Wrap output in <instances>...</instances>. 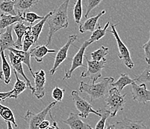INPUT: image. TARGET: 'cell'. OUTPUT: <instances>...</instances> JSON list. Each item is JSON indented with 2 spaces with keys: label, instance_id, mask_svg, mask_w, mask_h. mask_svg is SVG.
Masks as SVG:
<instances>
[{
  "label": "cell",
  "instance_id": "obj_1",
  "mask_svg": "<svg viewBox=\"0 0 150 129\" xmlns=\"http://www.w3.org/2000/svg\"><path fill=\"white\" fill-rule=\"evenodd\" d=\"M69 2L70 0H65L56 10L52 11L51 15L46 21L50 28L48 36H47L46 47L51 44L53 36L57 31L61 29L67 28L69 25L68 7H69Z\"/></svg>",
  "mask_w": 150,
  "mask_h": 129
},
{
  "label": "cell",
  "instance_id": "obj_9",
  "mask_svg": "<svg viewBox=\"0 0 150 129\" xmlns=\"http://www.w3.org/2000/svg\"><path fill=\"white\" fill-rule=\"evenodd\" d=\"M76 39H77V35L74 34L69 36L66 44L63 46L62 47L60 48L59 51L57 53V55L55 56L53 67L52 68L51 70H50V75H54L55 71H56L57 69H58V68L61 66V64L64 62V60L67 59V54L69 47L71 46V45H73V43H74V42L76 41Z\"/></svg>",
  "mask_w": 150,
  "mask_h": 129
},
{
  "label": "cell",
  "instance_id": "obj_16",
  "mask_svg": "<svg viewBox=\"0 0 150 129\" xmlns=\"http://www.w3.org/2000/svg\"><path fill=\"white\" fill-rule=\"evenodd\" d=\"M105 10H103L101 12H99L96 16H94V17H91V18L88 19L86 20L83 24L80 25L79 26V32L80 33H85V32H93L95 31V28L98 25V21H99V18L101 17H102L103 15L105 14Z\"/></svg>",
  "mask_w": 150,
  "mask_h": 129
},
{
  "label": "cell",
  "instance_id": "obj_7",
  "mask_svg": "<svg viewBox=\"0 0 150 129\" xmlns=\"http://www.w3.org/2000/svg\"><path fill=\"white\" fill-rule=\"evenodd\" d=\"M71 96L73 98L75 106L77 108L78 111H79L78 115L80 117L85 119V118L89 116L90 114H94L96 116L101 117V114L98 112V111L94 110L91 103H88V101H86L84 98L81 97L77 91L73 90V91L71 92Z\"/></svg>",
  "mask_w": 150,
  "mask_h": 129
},
{
  "label": "cell",
  "instance_id": "obj_18",
  "mask_svg": "<svg viewBox=\"0 0 150 129\" xmlns=\"http://www.w3.org/2000/svg\"><path fill=\"white\" fill-rule=\"evenodd\" d=\"M29 27L25 25L23 22H17L13 25V30L17 36V41L15 42V49L19 50L20 47H23V38Z\"/></svg>",
  "mask_w": 150,
  "mask_h": 129
},
{
  "label": "cell",
  "instance_id": "obj_13",
  "mask_svg": "<svg viewBox=\"0 0 150 129\" xmlns=\"http://www.w3.org/2000/svg\"><path fill=\"white\" fill-rule=\"evenodd\" d=\"M13 25L5 28V31L0 32V53L5 50L15 48V42L12 36Z\"/></svg>",
  "mask_w": 150,
  "mask_h": 129
},
{
  "label": "cell",
  "instance_id": "obj_23",
  "mask_svg": "<svg viewBox=\"0 0 150 129\" xmlns=\"http://www.w3.org/2000/svg\"><path fill=\"white\" fill-rule=\"evenodd\" d=\"M13 72H14L15 74V78H16V82H15L14 86H13V88L12 89V91H13V93L9 96V98H13V99H17L19 96V95L20 93H23L24 91L26 89L27 85L25 82L24 81H22L21 79H20L19 77L17 76V73L13 70Z\"/></svg>",
  "mask_w": 150,
  "mask_h": 129
},
{
  "label": "cell",
  "instance_id": "obj_15",
  "mask_svg": "<svg viewBox=\"0 0 150 129\" xmlns=\"http://www.w3.org/2000/svg\"><path fill=\"white\" fill-rule=\"evenodd\" d=\"M64 123L67 125L70 129H93L88 123L83 122L78 114L75 113H70L69 117L64 121Z\"/></svg>",
  "mask_w": 150,
  "mask_h": 129
},
{
  "label": "cell",
  "instance_id": "obj_41",
  "mask_svg": "<svg viewBox=\"0 0 150 129\" xmlns=\"http://www.w3.org/2000/svg\"><path fill=\"white\" fill-rule=\"evenodd\" d=\"M7 123V126H8V129H13V127H12L11 123L10 122H6Z\"/></svg>",
  "mask_w": 150,
  "mask_h": 129
},
{
  "label": "cell",
  "instance_id": "obj_5",
  "mask_svg": "<svg viewBox=\"0 0 150 129\" xmlns=\"http://www.w3.org/2000/svg\"><path fill=\"white\" fill-rule=\"evenodd\" d=\"M86 61L88 64L87 70L81 73V78L88 77L92 80V83H95L102 76V70L105 68L107 59L105 58L104 59L97 62V61L89 60L88 57H86Z\"/></svg>",
  "mask_w": 150,
  "mask_h": 129
},
{
  "label": "cell",
  "instance_id": "obj_31",
  "mask_svg": "<svg viewBox=\"0 0 150 129\" xmlns=\"http://www.w3.org/2000/svg\"><path fill=\"white\" fill-rule=\"evenodd\" d=\"M98 112L101 114V119L96 125L95 129H105V121L110 116V112L107 109H98Z\"/></svg>",
  "mask_w": 150,
  "mask_h": 129
},
{
  "label": "cell",
  "instance_id": "obj_4",
  "mask_svg": "<svg viewBox=\"0 0 150 129\" xmlns=\"http://www.w3.org/2000/svg\"><path fill=\"white\" fill-rule=\"evenodd\" d=\"M119 23H117L116 25H113L112 24V25H110V30L107 31V32L112 33L114 35V38H115L116 41H117V47H118V50H119V54H118L119 58L122 61L123 64L126 67L129 68V69H132L134 66V64L132 57H131L130 52H129L128 47L124 44L123 42L121 40L119 34H118L117 30H116V26Z\"/></svg>",
  "mask_w": 150,
  "mask_h": 129
},
{
  "label": "cell",
  "instance_id": "obj_28",
  "mask_svg": "<svg viewBox=\"0 0 150 129\" xmlns=\"http://www.w3.org/2000/svg\"><path fill=\"white\" fill-rule=\"evenodd\" d=\"M109 25H110V22H108L106 23L104 28H102V27L98 24V28L93 32L92 35H91V37H90L89 39L93 43L94 42L99 41V39H102V37H104V36H105L106 33H107L108 28Z\"/></svg>",
  "mask_w": 150,
  "mask_h": 129
},
{
  "label": "cell",
  "instance_id": "obj_21",
  "mask_svg": "<svg viewBox=\"0 0 150 129\" xmlns=\"http://www.w3.org/2000/svg\"><path fill=\"white\" fill-rule=\"evenodd\" d=\"M52 11L50 12L48 14H46L44 17H43V20H40L39 22H38L37 24H35V25H31L30 26V32H31V34L32 35L34 38V42H35V44H36L38 43V39H39V36L40 34L41 33L42 30H43V26H44V24L46 22L48 18L50 17V16L51 15Z\"/></svg>",
  "mask_w": 150,
  "mask_h": 129
},
{
  "label": "cell",
  "instance_id": "obj_38",
  "mask_svg": "<svg viewBox=\"0 0 150 129\" xmlns=\"http://www.w3.org/2000/svg\"><path fill=\"white\" fill-rule=\"evenodd\" d=\"M13 93V91H10L8 92H0V102L5 101L7 98H9V96Z\"/></svg>",
  "mask_w": 150,
  "mask_h": 129
},
{
  "label": "cell",
  "instance_id": "obj_2",
  "mask_svg": "<svg viewBox=\"0 0 150 129\" xmlns=\"http://www.w3.org/2000/svg\"><path fill=\"white\" fill-rule=\"evenodd\" d=\"M114 77H105L97 83H86L81 81L80 82L79 91L81 93H85L89 96L91 102L102 99L108 93L109 85L114 82Z\"/></svg>",
  "mask_w": 150,
  "mask_h": 129
},
{
  "label": "cell",
  "instance_id": "obj_36",
  "mask_svg": "<svg viewBox=\"0 0 150 129\" xmlns=\"http://www.w3.org/2000/svg\"><path fill=\"white\" fill-rule=\"evenodd\" d=\"M103 0H88V5H87V10H86L84 17L85 18H88V15L90 14L91 11L94 8H96V7L102 2Z\"/></svg>",
  "mask_w": 150,
  "mask_h": 129
},
{
  "label": "cell",
  "instance_id": "obj_29",
  "mask_svg": "<svg viewBox=\"0 0 150 129\" xmlns=\"http://www.w3.org/2000/svg\"><path fill=\"white\" fill-rule=\"evenodd\" d=\"M109 53L108 47H105V46H101L99 49L96 51H93V53L91 54V56L92 58V60L93 61H99L102 60L105 58V56H107Z\"/></svg>",
  "mask_w": 150,
  "mask_h": 129
},
{
  "label": "cell",
  "instance_id": "obj_34",
  "mask_svg": "<svg viewBox=\"0 0 150 129\" xmlns=\"http://www.w3.org/2000/svg\"><path fill=\"white\" fill-rule=\"evenodd\" d=\"M44 17H40L39 15L37 14L35 12H25L23 13V21L27 22L30 24H33L37 20H43Z\"/></svg>",
  "mask_w": 150,
  "mask_h": 129
},
{
  "label": "cell",
  "instance_id": "obj_27",
  "mask_svg": "<svg viewBox=\"0 0 150 129\" xmlns=\"http://www.w3.org/2000/svg\"><path fill=\"white\" fill-rule=\"evenodd\" d=\"M14 5V0H4L2 2H0V10L5 14L16 16L17 13L15 10Z\"/></svg>",
  "mask_w": 150,
  "mask_h": 129
},
{
  "label": "cell",
  "instance_id": "obj_20",
  "mask_svg": "<svg viewBox=\"0 0 150 129\" xmlns=\"http://www.w3.org/2000/svg\"><path fill=\"white\" fill-rule=\"evenodd\" d=\"M40 1L41 0H14V8L17 9L19 13H25L38 5Z\"/></svg>",
  "mask_w": 150,
  "mask_h": 129
},
{
  "label": "cell",
  "instance_id": "obj_12",
  "mask_svg": "<svg viewBox=\"0 0 150 129\" xmlns=\"http://www.w3.org/2000/svg\"><path fill=\"white\" fill-rule=\"evenodd\" d=\"M8 56H9V59H10L11 64V66L12 67H13V70L17 72V74L21 75L22 77L24 78L25 83H26L27 88H29L31 91V94H33L34 91H35L34 90V87L31 85L30 80L27 78L25 73H24V70H23V63H22L21 59H20V57H18L17 56L15 55L13 53H12L11 51H9Z\"/></svg>",
  "mask_w": 150,
  "mask_h": 129
},
{
  "label": "cell",
  "instance_id": "obj_11",
  "mask_svg": "<svg viewBox=\"0 0 150 129\" xmlns=\"http://www.w3.org/2000/svg\"><path fill=\"white\" fill-rule=\"evenodd\" d=\"M35 74V87L34 96L38 100H41L45 95V84H46V73L43 70H40Z\"/></svg>",
  "mask_w": 150,
  "mask_h": 129
},
{
  "label": "cell",
  "instance_id": "obj_14",
  "mask_svg": "<svg viewBox=\"0 0 150 129\" xmlns=\"http://www.w3.org/2000/svg\"><path fill=\"white\" fill-rule=\"evenodd\" d=\"M116 126L118 129H150L144 123V120H132L127 117L117 122Z\"/></svg>",
  "mask_w": 150,
  "mask_h": 129
},
{
  "label": "cell",
  "instance_id": "obj_39",
  "mask_svg": "<svg viewBox=\"0 0 150 129\" xmlns=\"http://www.w3.org/2000/svg\"><path fill=\"white\" fill-rule=\"evenodd\" d=\"M50 127V122L47 120L43 121L39 126V129H46Z\"/></svg>",
  "mask_w": 150,
  "mask_h": 129
},
{
  "label": "cell",
  "instance_id": "obj_42",
  "mask_svg": "<svg viewBox=\"0 0 150 129\" xmlns=\"http://www.w3.org/2000/svg\"><path fill=\"white\" fill-rule=\"evenodd\" d=\"M3 79V74H2V70H0V80Z\"/></svg>",
  "mask_w": 150,
  "mask_h": 129
},
{
  "label": "cell",
  "instance_id": "obj_30",
  "mask_svg": "<svg viewBox=\"0 0 150 129\" xmlns=\"http://www.w3.org/2000/svg\"><path fill=\"white\" fill-rule=\"evenodd\" d=\"M82 0H76L73 8V17L76 24H80L82 17Z\"/></svg>",
  "mask_w": 150,
  "mask_h": 129
},
{
  "label": "cell",
  "instance_id": "obj_22",
  "mask_svg": "<svg viewBox=\"0 0 150 129\" xmlns=\"http://www.w3.org/2000/svg\"><path fill=\"white\" fill-rule=\"evenodd\" d=\"M8 51H11L15 55L17 56L18 57H20V59L22 61V63L23 62V64L26 65L30 73L32 75V77H35V74H34L31 66V55H30V51H28L27 52H25V51H20V50L15 49V48H10V49H8Z\"/></svg>",
  "mask_w": 150,
  "mask_h": 129
},
{
  "label": "cell",
  "instance_id": "obj_40",
  "mask_svg": "<svg viewBox=\"0 0 150 129\" xmlns=\"http://www.w3.org/2000/svg\"><path fill=\"white\" fill-rule=\"evenodd\" d=\"M106 129H116V127L114 125L109 124L108 126H107V128H106Z\"/></svg>",
  "mask_w": 150,
  "mask_h": 129
},
{
  "label": "cell",
  "instance_id": "obj_24",
  "mask_svg": "<svg viewBox=\"0 0 150 129\" xmlns=\"http://www.w3.org/2000/svg\"><path fill=\"white\" fill-rule=\"evenodd\" d=\"M0 57L2 59V71L3 74V80L5 84H9L11 82V68L7 61L5 57V52L0 53Z\"/></svg>",
  "mask_w": 150,
  "mask_h": 129
},
{
  "label": "cell",
  "instance_id": "obj_25",
  "mask_svg": "<svg viewBox=\"0 0 150 129\" xmlns=\"http://www.w3.org/2000/svg\"><path fill=\"white\" fill-rule=\"evenodd\" d=\"M0 116H2V119L6 122H10L15 127H17L13 111L8 107H6L1 104V103H0Z\"/></svg>",
  "mask_w": 150,
  "mask_h": 129
},
{
  "label": "cell",
  "instance_id": "obj_8",
  "mask_svg": "<svg viewBox=\"0 0 150 129\" xmlns=\"http://www.w3.org/2000/svg\"><path fill=\"white\" fill-rule=\"evenodd\" d=\"M92 43H93L90 40V39L86 40V41L83 43L82 45H81V47L79 48V50L78 51V52L76 53V55L73 56V59H72V64H71L70 68H69V70H65V75L64 77V78H63V79H68L71 78L73 71H74L75 70H76L77 68H87V66H84V64H83V58H84L85 50L87 49V47H89V45H91Z\"/></svg>",
  "mask_w": 150,
  "mask_h": 129
},
{
  "label": "cell",
  "instance_id": "obj_35",
  "mask_svg": "<svg viewBox=\"0 0 150 129\" xmlns=\"http://www.w3.org/2000/svg\"><path fill=\"white\" fill-rule=\"evenodd\" d=\"M64 89H61L58 86H56L52 90V96L53 99L55 100V102H61L64 98Z\"/></svg>",
  "mask_w": 150,
  "mask_h": 129
},
{
  "label": "cell",
  "instance_id": "obj_33",
  "mask_svg": "<svg viewBox=\"0 0 150 129\" xmlns=\"http://www.w3.org/2000/svg\"><path fill=\"white\" fill-rule=\"evenodd\" d=\"M134 81L135 83H146V82H150V67H146L145 70L142 72L141 74L134 79Z\"/></svg>",
  "mask_w": 150,
  "mask_h": 129
},
{
  "label": "cell",
  "instance_id": "obj_6",
  "mask_svg": "<svg viewBox=\"0 0 150 129\" xmlns=\"http://www.w3.org/2000/svg\"><path fill=\"white\" fill-rule=\"evenodd\" d=\"M56 103L57 102L55 101L52 102L46 108L38 114H35L30 110H28L25 116L23 117V119L26 121L28 123V129H39L40 123L45 120L47 114L51 111V109H52L53 107L55 106Z\"/></svg>",
  "mask_w": 150,
  "mask_h": 129
},
{
  "label": "cell",
  "instance_id": "obj_37",
  "mask_svg": "<svg viewBox=\"0 0 150 129\" xmlns=\"http://www.w3.org/2000/svg\"><path fill=\"white\" fill-rule=\"evenodd\" d=\"M143 49L144 51V58L148 65H150V31H149V39L148 42L143 45Z\"/></svg>",
  "mask_w": 150,
  "mask_h": 129
},
{
  "label": "cell",
  "instance_id": "obj_3",
  "mask_svg": "<svg viewBox=\"0 0 150 129\" xmlns=\"http://www.w3.org/2000/svg\"><path fill=\"white\" fill-rule=\"evenodd\" d=\"M125 96L126 94H121L117 88H110L108 93V96L105 101L106 106L109 108L110 112V117H114L117 112L122 111L125 103Z\"/></svg>",
  "mask_w": 150,
  "mask_h": 129
},
{
  "label": "cell",
  "instance_id": "obj_26",
  "mask_svg": "<svg viewBox=\"0 0 150 129\" xmlns=\"http://www.w3.org/2000/svg\"><path fill=\"white\" fill-rule=\"evenodd\" d=\"M134 82V79H131L128 74H121L120 77L118 79V80L116 82H114V83L111 84V85L114 88H117L118 91L121 92L125 86H127L129 85H132Z\"/></svg>",
  "mask_w": 150,
  "mask_h": 129
},
{
  "label": "cell",
  "instance_id": "obj_10",
  "mask_svg": "<svg viewBox=\"0 0 150 129\" xmlns=\"http://www.w3.org/2000/svg\"><path fill=\"white\" fill-rule=\"evenodd\" d=\"M132 98L139 103H150V91L146 88L145 83L137 84L134 82L132 84Z\"/></svg>",
  "mask_w": 150,
  "mask_h": 129
},
{
  "label": "cell",
  "instance_id": "obj_17",
  "mask_svg": "<svg viewBox=\"0 0 150 129\" xmlns=\"http://www.w3.org/2000/svg\"><path fill=\"white\" fill-rule=\"evenodd\" d=\"M20 22H23V13H18L16 16L2 13L0 15V29H5Z\"/></svg>",
  "mask_w": 150,
  "mask_h": 129
},
{
  "label": "cell",
  "instance_id": "obj_19",
  "mask_svg": "<svg viewBox=\"0 0 150 129\" xmlns=\"http://www.w3.org/2000/svg\"><path fill=\"white\" fill-rule=\"evenodd\" d=\"M31 57L34 58L38 62H41L43 57L47 54L50 53H55V50H50L47 48L46 45H38L29 50Z\"/></svg>",
  "mask_w": 150,
  "mask_h": 129
},
{
  "label": "cell",
  "instance_id": "obj_32",
  "mask_svg": "<svg viewBox=\"0 0 150 129\" xmlns=\"http://www.w3.org/2000/svg\"><path fill=\"white\" fill-rule=\"evenodd\" d=\"M23 37H24V39H23V51H25V52H27V51H29L30 47L35 44L34 38L32 36V35L31 34V32H30V27L28 31L25 32V35H24Z\"/></svg>",
  "mask_w": 150,
  "mask_h": 129
}]
</instances>
